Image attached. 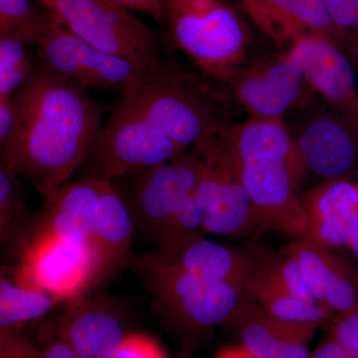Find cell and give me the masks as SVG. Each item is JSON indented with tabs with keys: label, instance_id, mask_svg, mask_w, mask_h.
I'll list each match as a JSON object with an SVG mask.
<instances>
[{
	"label": "cell",
	"instance_id": "cell-1",
	"mask_svg": "<svg viewBox=\"0 0 358 358\" xmlns=\"http://www.w3.org/2000/svg\"><path fill=\"white\" fill-rule=\"evenodd\" d=\"M213 81L176 62L127 90L109 108L86 160L88 176L112 180L138 173L217 133L226 124L225 96Z\"/></svg>",
	"mask_w": 358,
	"mask_h": 358
},
{
	"label": "cell",
	"instance_id": "cell-2",
	"mask_svg": "<svg viewBox=\"0 0 358 358\" xmlns=\"http://www.w3.org/2000/svg\"><path fill=\"white\" fill-rule=\"evenodd\" d=\"M13 96L15 122L1 160L48 199L86 162L102 131L103 108L37 63Z\"/></svg>",
	"mask_w": 358,
	"mask_h": 358
},
{
	"label": "cell",
	"instance_id": "cell-3",
	"mask_svg": "<svg viewBox=\"0 0 358 358\" xmlns=\"http://www.w3.org/2000/svg\"><path fill=\"white\" fill-rule=\"evenodd\" d=\"M167 37L202 73L226 85L244 67L250 30L231 0H164Z\"/></svg>",
	"mask_w": 358,
	"mask_h": 358
},
{
	"label": "cell",
	"instance_id": "cell-4",
	"mask_svg": "<svg viewBox=\"0 0 358 358\" xmlns=\"http://www.w3.org/2000/svg\"><path fill=\"white\" fill-rule=\"evenodd\" d=\"M129 267L152 294L160 317L186 336L227 326L245 294L243 289L232 285L188 274L166 262L155 251L133 256Z\"/></svg>",
	"mask_w": 358,
	"mask_h": 358
},
{
	"label": "cell",
	"instance_id": "cell-5",
	"mask_svg": "<svg viewBox=\"0 0 358 358\" xmlns=\"http://www.w3.org/2000/svg\"><path fill=\"white\" fill-rule=\"evenodd\" d=\"M35 3L105 53L152 69L176 62L160 33L113 0H35Z\"/></svg>",
	"mask_w": 358,
	"mask_h": 358
},
{
	"label": "cell",
	"instance_id": "cell-6",
	"mask_svg": "<svg viewBox=\"0 0 358 358\" xmlns=\"http://www.w3.org/2000/svg\"><path fill=\"white\" fill-rule=\"evenodd\" d=\"M39 7L45 28L36 45L37 64L83 91L96 89L120 96L145 78L176 63L152 69L105 53L68 30L50 11Z\"/></svg>",
	"mask_w": 358,
	"mask_h": 358
},
{
	"label": "cell",
	"instance_id": "cell-7",
	"mask_svg": "<svg viewBox=\"0 0 358 358\" xmlns=\"http://www.w3.org/2000/svg\"><path fill=\"white\" fill-rule=\"evenodd\" d=\"M203 169L196 145L164 164L112 179L128 206L134 232L154 243L167 219L194 192Z\"/></svg>",
	"mask_w": 358,
	"mask_h": 358
},
{
	"label": "cell",
	"instance_id": "cell-8",
	"mask_svg": "<svg viewBox=\"0 0 358 358\" xmlns=\"http://www.w3.org/2000/svg\"><path fill=\"white\" fill-rule=\"evenodd\" d=\"M218 131L197 143L204 169L193 194L199 205L202 231L228 237L260 234L255 209Z\"/></svg>",
	"mask_w": 358,
	"mask_h": 358
},
{
	"label": "cell",
	"instance_id": "cell-9",
	"mask_svg": "<svg viewBox=\"0 0 358 358\" xmlns=\"http://www.w3.org/2000/svg\"><path fill=\"white\" fill-rule=\"evenodd\" d=\"M9 268L21 286L45 292L59 301L80 298L103 279L98 250L51 237L30 242Z\"/></svg>",
	"mask_w": 358,
	"mask_h": 358
},
{
	"label": "cell",
	"instance_id": "cell-10",
	"mask_svg": "<svg viewBox=\"0 0 358 358\" xmlns=\"http://www.w3.org/2000/svg\"><path fill=\"white\" fill-rule=\"evenodd\" d=\"M236 166L263 232L294 239L307 236L308 218L298 196L308 171L305 164L265 159Z\"/></svg>",
	"mask_w": 358,
	"mask_h": 358
},
{
	"label": "cell",
	"instance_id": "cell-11",
	"mask_svg": "<svg viewBox=\"0 0 358 358\" xmlns=\"http://www.w3.org/2000/svg\"><path fill=\"white\" fill-rule=\"evenodd\" d=\"M300 69L306 83L329 101L358 129V90L353 65L333 39L310 34L285 52Z\"/></svg>",
	"mask_w": 358,
	"mask_h": 358
},
{
	"label": "cell",
	"instance_id": "cell-12",
	"mask_svg": "<svg viewBox=\"0 0 358 358\" xmlns=\"http://www.w3.org/2000/svg\"><path fill=\"white\" fill-rule=\"evenodd\" d=\"M108 181L86 176L44 199L40 210L33 215L26 247L35 240L51 237L96 249L93 242L96 205Z\"/></svg>",
	"mask_w": 358,
	"mask_h": 358
},
{
	"label": "cell",
	"instance_id": "cell-13",
	"mask_svg": "<svg viewBox=\"0 0 358 358\" xmlns=\"http://www.w3.org/2000/svg\"><path fill=\"white\" fill-rule=\"evenodd\" d=\"M303 75L288 54L242 68L226 84L252 119H282L300 100Z\"/></svg>",
	"mask_w": 358,
	"mask_h": 358
},
{
	"label": "cell",
	"instance_id": "cell-14",
	"mask_svg": "<svg viewBox=\"0 0 358 358\" xmlns=\"http://www.w3.org/2000/svg\"><path fill=\"white\" fill-rule=\"evenodd\" d=\"M336 249L310 236L296 239L287 250L300 268L310 294L334 315L358 303V272Z\"/></svg>",
	"mask_w": 358,
	"mask_h": 358
},
{
	"label": "cell",
	"instance_id": "cell-15",
	"mask_svg": "<svg viewBox=\"0 0 358 358\" xmlns=\"http://www.w3.org/2000/svg\"><path fill=\"white\" fill-rule=\"evenodd\" d=\"M227 326L255 358H310V341L320 327L273 317L246 294Z\"/></svg>",
	"mask_w": 358,
	"mask_h": 358
},
{
	"label": "cell",
	"instance_id": "cell-16",
	"mask_svg": "<svg viewBox=\"0 0 358 358\" xmlns=\"http://www.w3.org/2000/svg\"><path fill=\"white\" fill-rule=\"evenodd\" d=\"M56 331L78 358H114L127 336L113 303L86 294L68 301Z\"/></svg>",
	"mask_w": 358,
	"mask_h": 358
},
{
	"label": "cell",
	"instance_id": "cell-17",
	"mask_svg": "<svg viewBox=\"0 0 358 358\" xmlns=\"http://www.w3.org/2000/svg\"><path fill=\"white\" fill-rule=\"evenodd\" d=\"M296 141L307 169L326 179L350 176L358 166V129L345 119L315 120Z\"/></svg>",
	"mask_w": 358,
	"mask_h": 358
},
{
	"label": "cell",
	"instance_id": "cell-18",
	"mask_svg": "<svg viewBox=\"0 0 358 358\" xmlns=\"http://www.w3.org/2000/svg\"><path fill=\"white\" fill-rule=\"evenodd\" d=\"M166 262L206 281L232 285L246 292L255 257L241 249L197 238L171 251L155 250Z\"/></svg>",
	"mask_w": 358,
	"mask_h": 358
},
{
	"label": "cell",
	"instance_id": "cell-19",
	"mask_svg": "<svg viewBox=\"0 0 358 358\" xmlns=\"http://www.w3.org/2000/svg\"><path fill=\"white\" fill-rule=\"evenodd\" d=\"M308 236L333 248L346 247L358 230V213L345 176L327 179L301 199Z\"/></svg>",
	"mask_w": 358,
	"mask_h": 358
},
{
	"label": "cell",
	"instance_id": "cell-20",
	"mask_svg": "<svg viewBox=\"0 0 358 358\" xmlns=\"http://www.w3.org/2000/svg\"><path fill=\"white\" fill-rule=\"evenodd\" d=\"M133 218L121 193L108 181L96 205L93 242L103 266V279L120 268L129 267L133 259Z\"/></svg>",
	"mask_w": 358,
	"mask_h": 358
},
{
	"label": "cell",
	"instance_id": "cell-21",
	"mask_svg": "<svg viewBox=\"0 0 358 358\" xmlns=\"http://www.w3.org/2000/svg\"><path fill=\"white\" fill-rule=\"evenodd\" d=\"M33 215L20 178L0 162V244L7 260L20 259L27 243Z\"/></svg>",
	"mask_w": 358,
	"mask_h": 358
},
{
	"label": "cell",
	"instance_id": "cell-22",
	"mask_svg": "<svg viewBox=\"0 0 358 358\" xmlns=\"http://www.w3.org/2000/svg\"><path fill=\"white\" fill-rule=\"evenodd\" d=\"M245 294L273 317L289 322L327 327L334 315L324 306L308 303L289 293L254 268Z\"/></svg>",
	"mask_w": 358,
	"mask_h": 358
},
{
	"label": "cell",
	"instance_id": "cell-23",
	"mask_svg": "<svg viewBox=\"0 0 358 358\" xmlns=\"http://www.w3.org/2000/svg\"><path fill=\"white\" fill-rule=\"evenodd\" d=\"M60 303L51 294L21 286L10 268L1 266L0 275V329L20 331L27 322L45 317Z\"/></svg>",
	"mask_w": 358,
	"mask_h": 358
},
{
	"label": "cell",
	"instance_id": "cell-24",
	"mask_svg": "<svg viewBox=\"0 0 358 358\" xmlns=\"http://www.w3.org/2000/svg\"><path fill=\"white\" fill-rule=\"evenodd\" d=\"M271 10L293 33L294 39L315 34L327 38L343 34L334 24L324 0H264Z\"/></svg>",
	"mask_w": 358,
	"mask_h": 358
},
{
	"label": "cell",
	"instance_id": "cell-25",
	"mask_svg": "<svg viewBox=\"0 0 358 358\" xmlns=\"http://www.w3.org/2000/svg\"><path fill=\"white\" fill-rule=\"evenodd\" d=\"M36 47L14 37H0V96L13 95L36 67Z\"/></svg>",
	"mask_w": 358,
	"mask_h": 358
},
{
	"label": "cell",
	"instance_id": "cell-26",
	"mask_svg": "<svg viewBox=\"0 0 358 358\" xmlns=\"http://www.w3.org/2000/svg\"><path fill=\"white\" fill-rule=\"evenodd\" d=\"M45 28L41 8L30 0H0V37H14L36 47Z\"/></svg>",
	"mask_w": 358,
	"mask_h": 358
},
{
	"label": "cell",
	"instance_id": "cell-27",
	"mask_svg": "<svg viewBox=\"0 0 358 358\" xmlns=\"http://www.w3.org/2000/svg\"><path fill=\"white\" fill-rule=\"evenodd\" d=\"M204 236L201 213L194 194L186 197L171 214L155 238L154 244L159 251H171Z\"/></svg>",
	"mask_w": 358,
	"mask_h": 358
},
{
	"label": "cell",
	"instance_id": "cell-28",
	"mask_svg": "<svg viewBox=\"0 0 358 358\" xmlns=\"http://www.w3.org/2000/svg\"><path fill=\"white\" fill-rule=\"evenodd\" d=\"M326 329L350 358H358V303L345 313L334 315Z\"/></svg>",
	"mask_w": 358,
	"mask_h": 358
},
{
	"label": "cell",
	"instance_id": "cell-29",
	"mask_svg": "<svg viewBox=\"0 0 358 358\" xmlns=\"http://www.w3.org/2000/svg\"><path fill=\"white\" fill-rule=\"evenodd\" d=\"M114 358H169L155 339L141 334H127Z\"/></svg>",
	"mask_w": 358,
	"mask_h": 358
},
{
	"label": "cell",
	"instance_id": "cell-30",
	"mask_svg": "<svg viewBox=\"0 0 358 358\" xmlns=\"http://www.w3.org/2000/svg\"><path fill=\"white\" fill-rule=\"evenodd\" d=\"M0 358H40V350L20 331L0 329Z\"/></svg>",
	"mask_w": 358,
	"mask_h": 358
},
{
	"label": "cell",
	"instance_id": "cell-31",
	"mask_svg": "<svg viewBox=\"0 0 358 358\" xmlns=\"http://www.w3.org/2000/svg\"><path fill=\"white\" fill-rule=\"evenodd\" d=\"M334 24L343 32L358 33V0H324Z\"/></svg>",
	"mask_w": 358,
	"mask_h": 358
},
{
	"label": "cell",
	"instance_id": "cell-32",
	"mask_svg": "<svg viewBox=\"0 0 358 358\" xmlns=\"http://www.w3.org/2000/svg\"><path fill=\"white\" fill-rule=\"evenodd\" d=\"M129 11L150 16L157 24H166V1L164 0H113Z\"/></svg>",
	"mask_w": 358,
	"mask_h": 358
},
{
	"label": "cell",
	"instance_id": "cell-33",
	"mask_svg": "<svg viewBox=\"0 0 358 358\" xmlns=\"http://www.w3.org/2000/svg\"><path fill=\"white\" fill-rule=\"evenodd\" d=\"M15 122V103L13 95L0 96V150L10 138Z\"/></svg>",
	"mask_w": 358,
	"mask_h": 358
},
{
	"label": "cell",
	"instance_id": "cell-34",
	"mask_svg": "<svg viewBox=\"0 0 358 358\" xmlns=\"http://www.w3.org/2000/svg\"><path fill=\"white\" fill-rule=\"evenodd\" d=\"M40 358H78L74 350L59 336L56 331L53 338L39 348Z\"/></svg>",
	"mask_w": 358,
	"mask_h": 358
},
{
	"label": "cell",
	"instance_id": "cell-35",
	"mask_svg": "<svg viewBox=\"0 0 358 358\" xmlns=\"http://www.w3.org/2000/svg\"><path fill=\"white\" fill-rule=\"evenodd\" d=\"M310 358H350L345 350L339 345L329 331L326 338L320 341L313 352H310Z\"/></svg>",
	"mask_w": 358,
	"mask_h": 358
},
{
	"label": "cell",
	"instance_id": "cell-36",
	"mask_svg": "<svg viewBox=\"0 0 358 358\" xmlns=\"http://www.w3.org/2000/svg\"><path fill=\"white\" fill-rule=\"evenodd\" d=\"M215 358H255L243 345L229 346L224 348Z\"/></svg>",
	"mask_w": 358,
	"mask_h": 358
},
{
	"label": "cell",
	"instance_id": "cell-37",
	"mask_svg": "<svg viewBox=\"0 0 358 358\" xmlns=\"http://www.w3.org/2000/svg\"><path fill=\"white\" fill-rule=\"evenodd\" d=\"M346 248L352 254V262L355 264V267H357L358 272V230L350 238V241L346 245Z\"/></svg>",
	"mask_w": 358,
	"mask_h": 358
},
{
	"label": "cell",
	"instance_id": "cell-38",
	"mask_svg": "<svg viewBox=\"0 0 358 358\" xmlns=\"http://www.w3.org/2000/svg\"><path fill=\"white\" fill-rule=\"evenodd\" d=\"M353 51H355V58H357L358 62V33H355V47H353Z\"/></svg>",
	"mask_w": 358,
	"mask_h": 358
}]
</instances>
